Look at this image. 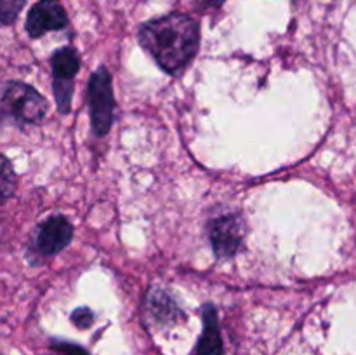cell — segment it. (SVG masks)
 <instances>
[{
    "mask_svg": "<svg viewBox=\"0 0 356 355\" xmlns=\"http://www.w3.org/2000/svg\"><path fill=\"white\" fill-rule=\"evenodd\" d=\"M72 320L76 327H80V329H87V327L92 326L94 313L90 312L89 308H86V306H83V308H76L75 312L72 313Z\"/></svg>",
    "mask_w": 356,
    "mask_h": 355,
    "instance_id": "4fadbf2b",
    "label": "cell"
},
{
    "mask_svg": "<svg viewBox=\"0 0 356 355\" xmlns=\"http://www.w3.org/2000/svg\"><path fill=\"white\" fill-rule=\"evenodd\" d=\"M195 355H222V340L219 331L218 313L212 305L204 308V333L198 340Z\"/></svg>",
    "mask_w": 356,
    "mask_h": 355,
    "instance_id": "52a82bcc",
    "label": "cell"
},
{
    "mask_svg": "<svg viewBox=\"0 0 356 355\" xmlns=\"http://www.w3.org/2000/svg\"><path fill=\"white\" fill-rule=\"evenodd\" d=\"M52 347L65 355H89L83 348H80L79 345H73V343H54Z\"/></svg>",
    "mask_w": 356,
    "mask_h": 355,
    "instance_id": "5bb4252c",
    "label": "cell"
},
{
    "mask_svg": "<svg viewBox=\"0 0 356 355\" xmlns=\"http://www.w3.org/2000/svg\"><path fill=\"white\" fill-rule=\"evenodd\" d=\"M89 108L92 129L97 136H106L111 129L115 96L111 75L106 66H99L89 80Z\"/></svg>",
    "mask_w": 356,
    "mask_h": 355,
    "instance_id": "3957f363",
    "label": "cell"
},
{
    "mask_svg": "<svg viewBox=\"0 0 356 355\" xmlns=\"http://www.w3.org/2000/svg\"><path fill=\"white\" fill-rule=\"evenodd\" d=\"M66 24L68 16L58 0H40L31 7L26 17V31L31 38H38L52 30H61Z\"/></svg>",
    "mask_w": 356,
    "mask_h": 355,
    "instance_id": "8992f818",
    "label": "cell"
},
{
    "mask_svg": "<svg viewBox=\"0 0 356 355\" xmlns=\"http://www.w3.org/2000/svg\"><path fill=\"white\" fill-rule=\"evenodd\" d=\"M73 239V225L65 216H51L44 223L38 225L37 237H35V246L37 251L44 256L58 254L72 242Z\"/></svg>",
    "mask_w": 356,
    "mask_h": 355,
    "instance_id": "5b68a950",
    "label": "cell"
},
{
    "mask_svg": "<svg viewBox=\"0 0 356 355\" xmlns=\"http://www.w3.org/2000/svg\"><path fill=\"white\" fill-rule=\"evenodd\" d=\"M24 0H0V23L13 24L19 16Z\"/></svg>",
    "mask_w": 356,
    "mask_h": 355,
    "instance_id": "7c38bea8",
    "label": "cell"
},
{
    "mask_svg": "<svg viewBox=\"0 0 356 355\" xmlns=\"http://www.w3.org/2000/svg\"><path fill=\"white\" fill-rule=\"evenodd\" d=\"M16 183L17 180L13 164L7 157L0 155V205L13 197L14 190H16Z\"/></svg>",
    "mask_w": 356,
    "mask_h": 355,
    "instance_id": "30bf717a",
    "label": "cell"
},
{
    "mask_svg": "<svg viewBox=\"0 0 356 355\" xmlns=\"http://www.w3.org/2000/svg\"><path fill=\"white\" fill-rule=\"evenodd\" d=\"M52 90H54L56 104H58L59 113H68L70 108H72L73 80H54L52 82Z\"/></svg>",
    "mask_w": 356,
    "mask_h": 355,
    "instance_id": "8fae6325",
    "label": "cell"
},
{
    "mask_svg": "<svg viewBox=\"0 0 356 355\" xmlns=\"http://www.w3.org/2000/svg\"><path fill=\"white\" fill-rule=\"evenodd\" d=\"M146 310L148 315L152 317L153 322L160 324V326H167V324H174L177 317H183L176 303L162 291H149L148 299H146Z\"/></svg>",
    "mask_w": 356,
    "mask_h": 355,
    "instance_id": "ba28073f",
    "label": "cell"
},
{
    "mask_svg": "<svg viewBox=\"0 0 356 355\" xmlns=\"http://www.w3.org/2000/svg\"><path fill=\"white\" fill-rule=\"evenodd\" d=\"M54 80H73L80 70V58L73 47H63L51 58Z\"/></svg>",
    "mask_w": 356,
    "mask_h": 355,
    "instance_id": "9c48e42d",
    "label": "cell"
},
{
    "mask_svg": "<svg viewBox=\"0 0 356 355\" xmlns=\"http://www.w3.org/2000/svg\"><path fill=\"white\" fill-rule=\"evenodd\" d=\"M245 221L238 214L219 216L209 225L212 247L218 258H232L245 239Z\"/></svg>",
    "mask_w": 356,
    "mask_h": 355,
    "instance_id": "277c9868",
    "label": "cell"
},
{
    "mask_svg": "<svg viewBox=\"0 0 356 355\" xmlns=\"http://www.w3.org/2000/svg\"><path fill=\"white\" fill-rule=\"evenodd\" d=\"M47 100L23 82H7L0 89V115L14 122L37 124L47 113Z\"/></svg>",
    "mask_w": 356,
    "mask_h": 355,
    "instance_id": "7a4b0ae2",
    "label": "cell"
},
{
    "mask_svg": "<svg viewBox=\"0 0 356 355\" xmlns=\"http://www.w3.org/2000/svg\"><path fill=\"white\" fill-rule=\"evenodd\" d=\"M138 38L163 72L176 73L197 54L200 30L193 17L174 13L143 24Z\"/></svg>",
    "mask_w": 356,
    "mask_h": 355,
    "instance_id": "6da1fadb",
    "label": "cell"
}]
</instances>
